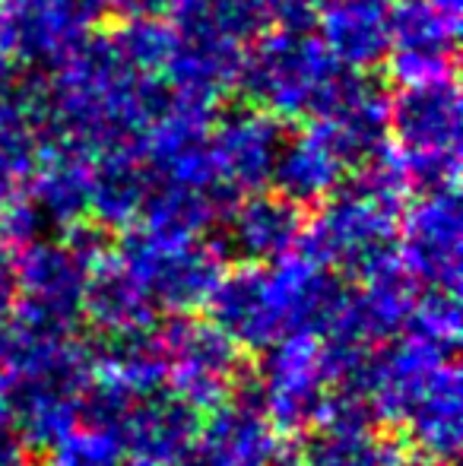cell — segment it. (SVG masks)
Returning <instances> with one entry per match:
<instances>
[{
  "mask_svg": "<svg viewBox=\"0 0 463 466\" xmlns=\"http://www.w3.org/2000/svg\"><path fill=\"white\" fill-rule=\"evenodd\" d=\"M352 74L330 57L315 29L277 25L245 51L238 89L273 117L321 121L343 102Z\"/></svg>",
  "mask_w": 463,
  "mask_h": 466,
  "instance_id": "1",
  "label": "cell"
},
{
  "mask_svg": "<svg viewBox=\"0 0 463 466\" xmlns=\"http://www.w3.org/2000/svg\"><path fill=\"white\" fill-rule=\"evenodd\" d=\"M460 19L448 16L435 0L388 4V74L400 86L454 76Z\"/></svg>",
  "mask_w": 463,
  "mask_h": 466,
  "instance_id": "2",
  "label": "cell"
},
{
  "mask_svg": "<svg viewBox=\"0 0 463 466\" xmlns=\"http://www.w3.org/2000/svg\"><path fill=\"white\" fill-rule=\"evenodd\" d=\"M390 137L403 153H458L460 93L454 76L400 86L390 96Z\"/></svg>",
  "mask_w": 463,
  "mask_h": 466,
  "instance_id": "3",
  "label": "cell"
},
{
  "mask_svg": "<svg viewBox=\"0 0 463 466\" xmlns=\"http://www.w3.org/2000/svg\"><path fill=\"white\" fill-rule=\"evenodd\" d=\"M283 143L286 134L279 117L247 105V108L226 111L206 147L223 178L235 181L238 187H260L273 178V166Z\"/></svg>",
  "mask_w": 463,
  "mask_h": 466,
  "instance_id": "4",
  "label": "cell"
},
{
  "mask_svg": "<svg viewBox=\"0 0 463 466\" xmlns=\"http://www.w3.org/2000/svg\"><path fill=\"white\" fill-rule=\"evenodd\" d=\"M390 0H317V38L340 67L368 74L388 57Z\"/></svg>",
  "mask_w": 463,
  "mask_h": 466,
  "instance_id": "5",
  "label": "cell"
},
{
  "mask_svg": "<svg viewBox=\"0 0 463 466\" xmlns=\"http://www.w3.org/2000/svg\"><path fill=\"white\" fill-rule=\"evenodd\" d=\"M172 25L187 42L247 51L267 32L270 19L260 0H191L175 13Z\"/></svg>",
  "mask_w": 463,
  "mask_h": 466,
  "instance_id": "6",
  "label": "cell"
},
{
  "mask_svg": "<svg viewBox=\"0 0 463 466\" xmlns=\"http://www.w3.org/2000/svg\"><path fill=\"white\" fill-rule=\"evenodd\" d=\"M343 166L334 156V149L324 143V137L308 124V130L283 143L279 159L273 166V178L286 200H315L327 194L340 181Z\"/></svg>",
  "mask_w": 463,
  "mask_h": 466,
  "instance_id": "7",
  "label": "cell"
},
{
  "mask_svg": "<svg viewBox=\"0 0 463 466\" xmlns=\"http://www.w3.org/2000/svg\"><path fill=\"white\" fill-rule=\"evenodd\" d=\"M108 42L115 45L117 57H121L130 70L162 76L168 61L175 57V48H178V32H175L172 23H166V16L130 13L124 23L115 25Z\"/></svg>",
  "mask_w": 463,
  "mask_h": 466,
  "instance_id": "8",
  "label": "cell"
},
{
  "mask_svg": "<svg viewBox=\"0 0 463 466\" xmlns=\"http://www.w3.org/2000/svg\"><path fill=\"white\" fill-rule=\"evenodd\" d=\"M238 245L251 254H279L298 235V207L286 197H254L238 209Z\"/></svg>",
  "mask_w": 463,
  "mask_h": 466,
  "instance_id": "9",
  "label": "cell"
},
{
  "mask_svg": "<svg viewBox=\"0 0 463 466\" xmlns=\"http://www.w3.org/2000/svg\"><path fill=\"white\" fill-rule=\"evenodd\" d=\"M308 461L311 466H377V451L365 435L358 438L356 431H347V435L321 438L315 457Z\"/></svg>",
  "mask_w": 463,
  "mask_h": 466,
  "instance_id": "10",
  "label": "cell"
},
{
  "mask_svg": "<svg viewBox=\"0 0 463 466\" xmlns=\"http://www.w3.org/2000/svg\"><path fill=\"white\" fill-rule=\"evenodd\" d=\"M267 19L283 29H315L317 0H260Z\"/></svg>",
  "mask_w": 463,
  "mask_h": 466,
  "instance_id": "11",
  "label": "cell"
},
{
  "mask_svg": "<svg viewBox=\"0 0 463 466\" xmlns=\"http://www.w3.org/2000/svg\"><path fill=\"white\" fill-rule=\"evenodd\" d=\"M191 0H121L117 10L127 13H146V16H175L181 6H187Z\"/></svg>",
  "mask_w": 463,
  "mask_h": 466,
  "instance_id": "12",
  "label": "cell"
}]
</instances>
